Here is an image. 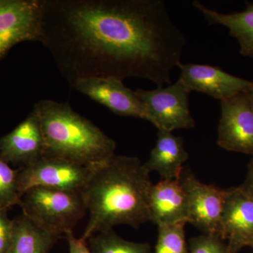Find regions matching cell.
Masks as SVG:
<instances>
[{
    "instance_id": "16",
    "label": "cell",
    "mask_w": 253,
    "mask_h": 253,
    "mask_svg": "<svg viewBox=\"0 0 253 253\" xmlns=\"http://www.w3.org/2000/svg\"><path fill=\"white\" fill-rule=\"evenodd\" d=\"M192 5L209 25H219L229 30V35L239 42L242 56L253 58V2L246 3L244 11L230 14L210 9L198 0L193 1Z\"/></svg>"
},
{
    "instance_id": "11",
    "label": "cell",
    "mask_w": 253,
    "mask_h": 253,
    "mask_svg": "<svg viewBox=\"0 0 253 253\" xmlns=\"http://www.w3.org/2000/svg\"><path fill=\"white\" fill-rule=\"evenodd\" d=\"M73 88L121 116L146 120L144 104L135 91L115 78H85L75 82Z\"/></svg>"
},
{
    "instance_id": "7",
    "label": "cell",
    "mask_w": 253,
    "mask_h": 253,
    "mask_svg": "<svg viewBox=\"0 0 253 253\" xmlns=\"http://www.w3.org/2000/svg\"><path fill=\"white\" fill-rule=\"evenodd\" d=\"M41 0H0V60L13 46L40 42Z\"/></svg>"
},
{
    "instance_id": "5",
    "label": "cell",
    "mask_w": 253,
    "mask_h": 253,
    "mask_svg": "<svg viewBox=\"0 0 253 253\" xmlns=\"http://www.w3.org/2000/svg\"><path fill=\"white\" fill-rule=\"evenodd\" d=\"M91 171L92 168L43 154L18 169V194L21 199L26 191L36 186L82 192Z\"/></svg>"
},
{
    "instance_id": "15",
    "label": "cell",
    "mask_w": 253,
    "mask_h": 253,
    "mask_svg": "<svg viewBox=\"0 0 253 253\" xmlns=\"http://www.w3.org/2000/svg\"><path fill=\"white\" fill-rule=\"evenodd\" d=\"M188 158L181 137L172 131L158 130L156 145L144 165L150 173L157 172L161 179H179Z\"/></svg>"
},
{
    "instance_id": "19",
    "label": "cell",
    "mask_w": 253,
    "mask_h": 253,
    "mask_svg": "<svg viewBox=\"0 0 253 253\" xmlns=\"http://www.w3.org/2000/svg\"><path fill=\"white\" fill-rule=\"evenodd\" d=\"M186 224L158 226L157 242L153 253H189L184 231Z\"/></svg>"
},
{
    "instance_id": "25",
    "label": "cell",
    "mask_w": 253,
    "mask_h": 253,
    "mask_svg": "<svg viewBox=\"0 0 253 253\" xmlns=\"http://www.w3.org/2000/svg\"><path fill=\"white\" fill-rule=\"evenodd\" d=\"M246 94L248 95V97H249L250 103H251V106H252L253 109V87L251 88V90H250L249 92L246 93Z\"/></svg>"
},
{
    "instance_id": "6",
    "label": "cell",
    "mask_w": 253,
    "mask_h": 253,
    "mask_svg": "<svg viewBox=\"0 0 253 253\" xmlns=\"http://www.w3.org/2000/svg\"><path fill=\"white\" fill-rule=\"evenodd\" d=\"M146 111V121L152 123L158 130L172 131L194 127L195 121L190 113L188 90L178 80L166 86L153 90L135 91Z\"/></svg>"
},
{
    "instance_id": "9",
    "label": "cell",
    "mask_w": 253,
    "mask_h": 253,
    "mask_svg": "<svg viewBox=\"0 0 253 253\" xmlns=\"http://www.w3.org/2000/svg\"><path fill=\"white\" fill-rule=\"evenodd\" d=\"M217 144L253 156V109L246 93L221 101Z\"/></svg>"
},
{
    "instance_id": "18",
    "label": "cell",
    "mask_w": 253,
    "mask_h": 253,
    "mask_svg": "<svg viewBox=\"0 0 253 253\" xmlns=\"http://www.w3.org/2000/svg\"><path fill=\"white\" fill-rule=\"evenodd\" d=\"M91 253H153L147 243L126 241L113 230L97 233L86 240Z\"/></svg>"
},
{
    "instance_id": "3",
    "label": "cell",
    "mask_w": 253,
    "mask_h": 253,
    "mask_svg": "<svg viewBox=\"0 0 253 253\" xmlns=\"http://www.w3.org/2000/svg\"><path fill=\"white\" fill-rule=\"evenodd\" d=\"M33 112L41 123L44 155L93 168L115 155V141L68 103L43 99Z\"/></svg>"
},
{
    "instance_id": "24",
    "label": "cell",
    "mask_w": 253,
    "mask_h": 253,
    "mask_svg": "<svg viewBox=\"0 0 253 253\" xmlns=\"http://www.w3.org/2000/svg\"><path fill=\"white\" fill-rule=\"evenodd\" d=\"M240 187L244 190L245 192L251 195L253 197V158L249 163L247 175H246L244 184Z\"/></svg>"
},
{
    "instance_id": "8",
    "label": "cell",
    "mask_w": 253,
    "mask_h": 253,
    "mask_svg": "<svg viewBox=\"0 0 253 253\" xmlns=\"http://www.w3.org/2000/svg\"><path fill=\"white\" fill-rule=\"evenodd\" d=\"M179 181L187 196L188 223L204 234L219 236L226 190L201 182L185 168Z\"/></svg>"
},
{
    "instance_id": "26",
    "label": "cell",
    "mask_w": 253,
    "mask_h": 253,
    "mask_svg": "<svg viewBox=\"0 0 253 253\" xmlns=\"http://www.w3.org/2000/svg\"><path fill=\"white\" fill-rule=\"evenodd\" d=\"M249 246H251V248H253V238L250 241L249 245H248Z\"/></svg>"
},
{
    "instance_id": "2",
    "label": "cell",
    "mask_w": 253,
    "mask_h": 253,
    "mask_svg": "<svg viewBox=\"0 0 253 253\" xmlns=\"http://www.w3.org/2000/svg\"><path fill=\"white\" fill-rule=\"evenodd\" d=\"M153 183L136 157L115 154L92 168L82 191L89 219L81 239L113 230L118 225L138 229L150 221L149 197Z\"/></svg>"
},
{
    "instance_id": "4",
    "label": "cell",
    "mask_w": 253,
    "mask_h": 253,
    "mask_svg": "<svg viewBox=\"0 0 253 253\" xmlns=\"http://www.w3.org/2000/svg\"><path fill=\"white\" fill-rule=\"evenodd\" d=\"M20 206L23 214L60 239L66 231L73 230L87 211L82 192L43 186L26 191Z\"/></svg>"
},
{
    "instance_id": "20",
    "label": "cell",
    "mask_w": 253,
    "mask_h": 253,
    "mask_svg": "<svg viewBox=\"0 0 253 253\" xmlns=\"http://www.w3.org/2000/svg\"><path fill=\"white\" fill-rule=\"evenodd\" d=\"M18 169L14 170L0 157V209L21 204L18 191Z\"/></svg>"
},
{
    "instance_id": "1",
    "label": "cell",
    "mask_w": 253,
    "mask_h": 253,
    "mask_svg": "<svg viewBox=\"0 0 253 253\" xmlns=\"http://www.w3.org/2000/svg\"><path fill=\"white\" fill-rule=\"evenodd\" d=\"M40 42L71 86L85 78L172 83L186 37L163 0H41Z\"/></svg>"
},
{
    "instance_id": "23",
    "label": "cell",
    "mask_w": 253,
    "mask_h": 253,
    "mask_svg": "<svg viewBox=\"0 0 253 253\" xmlns=\"http://www.w3.org/2000/svg\"><path fill=\"white\" fill-rule=\"evenodd\" d=\"M64 239L67 241L69 253H91L86 241L76 238L73 231H66L65 233Z\"/></svg>"
},
{
    "instance_id": "21",
    "label": "cell",
    "mask_w": 253,
    "mask_h": 253,
    "mask_svg": "<svg viewBox=\"0 0 253 253\" xmlns=\"http://www.w3.org/2000/svg\"><path fill=\"white\" fill-rule=\"evenodd\" d=\"M189 253H230L219 236L204 234L189 240Z\"/></svg>"
},
{
    "instance_id": "22",
    "label": "cell",
    "mask_w": 253,
    "mask_h": 253,
    "mask_svg": "<svg viewBox=\"0 0 253 253\" xmlns=\"http://www.w3.org/2000/svg\"><path fill=\"white\" fill-rule=\"evenodd\" d=\"M14 220L7 215V210L0 209V253H6L12 236Z\"/></svg>"
},
{
    "instance_id": "14",
    "label": "cell",
    "mask_w": 253,
    "mask_h": 253,
    "mask_svg": "<svg viewBox=\"0 0 253 253\" xmlns=\"http://www.w3.org/2000/svg\"><path fill=\"white\" fill-rule=\"evenodd\" d=\"M150 221L157 226L188 223L187 196L179 179H161L149 193Z\"/></svg>"
},
{
    "instance_id": "13",
    "label": "cell",
    "mask_w": 253,
    "mask_h": 253,
    "mask_svg": "<svg viewBox=\"0 0 253 253\" xmlns=\"http://www.w3.org/2000/svg\"><path fill=\"white\" fill-rule=\"evenodd\" d=\"M41 123L34 113L0 139V157L6 163L27 166L44 154Z\"/></svg>"
},
{
    "instance_id": "12",
    "label": "cell",
    "mask_w": 253,
    "mask_h": 253,
    "mask_svg": "<svg viewBox=\"0 0 253 253\" xmlns=\"http://www.w3.org/2000/svg\"><path fill=\"white\" fill-rule=\"evenodd\" d=\"M219 237L228 241L230 253H236L253 238V197L241 187L226 189Z\"/></svg>"
},
{
    "instance_id": "17",
    "label": "cell",
    "mask_w": 253,
    "mask_h": 253,
    "mask_svg": "<svg viewBox=\"0 0 253 253\" xmlns=\"http://www.w3.org/2000/svg\"><path fill=\"white\" fill-rule=\"evenodd\" d=\"M59 239L23 214L14 219L12 236L6 253H49Z\"/></svg>"
},
{
    "instance_id": "10",
    "label": "cell",
    "mask_w": 253,
    "mask_h": 253,
    "mask_svg": "<svg viewBox=\"0 0 253 253\" xmlns=\"http://www.w3.org/2000/svg\"><path fill=\"white\" fill-rule=\"evenodd\" d=\"M179 81L191 92L197 91L221 101L248 93L253 81L233 76L219 67L195 63H179Z\"/></svg>"
}]
</instances>
